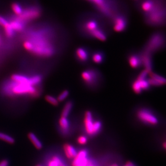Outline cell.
Listing matches in <instances>:
<instances>
[{
    "instance_id": "1",
    "label": "cell",
    "mask_w": 166,
    "mask_h": 166,
    "mask_svg": "<svg viewBox=\"0 0 166 166\" xmlns=\"http://www.w3.org/2000/svg\"><path fill=\"white\" fill-rule=\"evenodd\" d=\"M83 126L87 135L93 137L100 132L102 123L100 120L96 119L91 111H86L83 118Z\"/></svg>"
},
{
    "instance_id": "2",
    "label": "cell",
    "mask_w": 166,
    "mask_h": 166,
    "mask_svg": "<svg viewBox=\"0 0 166 166\" xmlns=\"http://www.w3.org/2000/svg\"><path fill=\"white\" fill-rule=\"evenodd\" d=\"M135 116L140 122L145 125L155 126L159 124L158 116L147 108L141 107L138 109Z\"/></svg>"
},
{
    "instance_id": "3",
    "label": "cell",
    "mask_w": 166,
    "mask_h": 166,
    "mask_svg": "<svg viewBox=\"0 0 166 166\" xmlns=\"http://www.w3.org/2000/svg\"><path fill=\"white\" fill-rule=\"evenodd\" d=\"M81 78L87 87L97 88L99 84L101 76L98 70L91 69L85 70L81 73Z\"/></svg>"
},
{
    "instance_id": "4",
    "label": "cell",
    "mask_w": 166,
    "mask_h": 166,
    "mask_svg": "<svg viewBox=\"0 0 166 166\" xmlns=\"http://www.w3.org/2000/svg\"><path fill=\"white\" fill-rule=\"evenodd\" d=\"M9 93L16 95L34 94L37 92L36 89L33 86L26 84H20L13 82L12 84L9 85Z\"/></svg>"
},
{
    "instance_id": "5",
    "label": "cell",
    "mask_w": 166,
    "mask_h": 166,
    "mask_svg": "<svg viewBox=\"0 0 166 166\" xmlns=\"http://www.w3.org/2000/svg\"><path fill=\"white\" fill-rule=\"evenodd\" d=\"M165 44L163 35L160 33L155 34L150 38L143 50L152 54L162 48Z\"/></svg>"
},
{
    "instance_id": "6",
    "label": "cell",
    "mask_w": 166,
    "mask_h": 166,
    "mask_svg": "<svg viewBox=\"0 0 166 166\" xmlns=\"http://www.w3.org/2000/svg\"><path fill=\"white\" fill-rule=\"evenodd\" d=\"M141 58L142 61V65L145 67V69L147 70L149 73L152 72L153 64H152V54L143 50L141 53Z\"/></svg>"
},
{
    "instance_id": "7",
    "label": "cell",
    "mask_w": 166,
    "mask_h": 166,
    "mask_svg": "<svg viewBox=\"0 0 166 166\" xmlns=\"http://www.w3.org/2000/svg\"><path fill=\"white\" fill-rule=\"evenodd\" d=\"M129 64L133 69H138L142 66L141 53H132L128 57Z\"/></svg>"
},
{
    "instance_id": "8",
    "label": "cell",
    "mask_w": 166,
    "mask_h": 166,
    "mask_svg": "<svg viewBox=\"0 0 166 166\" xmlns=\"http://www.w3.org/2000/svg\"><path fill=\"white\" fill-rule=\"evenodd\" d=\"M75 56L79 61L84 63L88 61L89 59V52L88 50L80 47L76 50Z\"/></svg>"
},
{
    "instance_id": "9",
    "label": "cell",
    "mask_w": 166,
    "mask_h": 166,
    "mask_svg": "<svg viewBox=\"0 0 166 166\" xmlns=\"http://www.w3.org/2000/svg\"><path fill=\"white\" fill-rule=\"evenodd\" d=\"M59 125L63 134L64 135L68 134L71 126V122L68 118L60 117L59 120Z\"/></svg>"
},
{
    "instance_id": "10",
    "label": "cell",
    "mask_w": 166,
    "mask_h": 166,
    "mask_svg": "<svg viewBox=\"0 0 166 166\" xmlns=\"http://www.w3.org/2000/svg\"><path fill=\"white\" fill-rule=\"evenodd\" d=\"M63 148L66 157L68 158L69 159H74L77 154V153L76 149L73 146L70 144L65 143L63 145Z\"/></svg>"
},
{
    "instance_id": "11",
    "label": "cell",
    "mask_w": 166,
    "mask_h": 166,
    "mask_svg": "<svg viewBox=\"0 0 166 166\" xmlns=\"http://www.w3.org/2000/svg\"><path fill=\"white\" fill-rule=\"evenodd\" d=\"M126 23L125 20L122 18H118L115 20L114 30L117 32H122L126 28Z\"/></svg>"
},
{
    "instance_id": "12",
    "label": "cell",
    "mask_w": 166,
    "mask_h": 166,
    "mask_svg": "<svg viewBox=\"0 0 166 166\" xmlns=\"http://www.w3.org/2000/svg\"><path fill=\"white\" fill-rule=\"evenodd\" d=\"M87 155H88V151H87L86 149L81 150L80 151L77 153L75 157L73 159V161L72 162V166H76L81 161L83 160L84 159L87 157Z\"/></svg>"
},
{
    "instance_id": "13",
    "label": "cell",
    "mask_w": 166,
    "mask_h": 166,
    "mask_svg": "<svg viewBox=\"0 0 166 166\" xmlns=\"http://www.w3.org/2000/svg\"><path fill=\"white\" fill-rule=\"evenodd\" d=\"M28 137H29V140L31 141L33 145L38 150L43 148V143L32 132L29 133L28 135Z\"/></svg>"
},
{
    "instance_id": "14",
    "label": "cell",
    "mask_w": 166,
    "mask_h": 166,
    "mask_svg": "<svg viewBox=\"0 0 166 166\" xmlns=\"http://www.w3.org/2000/svg\"><path fill=\"white\" fill-rule=\"evenodd\" d=\"M12 80L13 82L20 84H26L30 85L29 83V77L22 75L14 74L12 76ZM32 86V85H31Z\"/></svg>"
},
{
    "instance_id": "15",
    "label": "cell",
    "mask_w": 166,
    "mask_h": 166,
    "mask_svg": "<svg viewBox=\"0 0 166 166\" xmlns=\"http://www.w3.org/2000/svg\"><path fill=\"white\" fill-rule=\"evenodd\" d=\"M73 107V103L72 101H68L66 102L61 112V117L67 118L71 113Z\"/></svg>"
},
{
    "instance_id": "16",
    "label": "cell",
    "mask_w": 166,
    "mask_h": 166,
    "mask_svg": "<svg viewBox=\"0 0 166 166\" xmlns=\"http://www.w3.org/2000/svg\"><path fill=\"white\" fill-rule=\"evenodd\" d=\"M93 37L101 41H105L106 39V35L102 30L97 29L89 33Z\"/></svg>"
},
{
    "instance_id": "17",
    "label": "cell",
    "mask_w": 166,
    "mask_h": 166,
    "mask_svg": "<svg viewBox=\"0 0 166 166\" xmlns=\"http://www.w3.org/2000/svg\"><path fill=\"white\" fill-rule=\"evenodd\" d=\"M20 15L21 16V18H23V19H32L38 18L40 15V12L37 10L27 11L25 13L24 12L23 14Z\"/></svg>"
},
{
    "instance_id": "18",
    "label": "cell",
    "mask_w": 166,
    "mask_h": 166,
    "mask_svg": "<svg viewBox=\"0 0 166 166\" xmlns=\"http://www.w3.org/2000/svg\"><path fill=\"white\" fill-rule=\"evenodd\" d=\"M104 59V54L100 51H96L93 53L92 60L96 64H101Z\"/></svg>"
},
{
    "instance_id": "19",
    "label": "cell",
    "mask_w": 166,
    "mask_h": 166,
    "mask_svg": "<svg viewBox=\"0 0 166 166\" xmlns=\"http://www.w3.org/2000/svg\"><path fill=\"white\" fill-rule=\"evenodd\" d=\"M149 78H151L155 80L156 82H158L159 84L161 86H162L163 85L166 84V79L165 78L162 77V76L159 75L157 73H154L153 72H151L149 73Z\"/></svg>"
},
{
    "instance_id": "20",
    "label": "cell",
    "mask_w": 166,
    "mask_h": 166,
    "mask_svg": "<svg viewBox=\"0 0 166 166\" xmlns=\"http://www.w3.org/2000/svg\"><path fill=\"white\" fill-rule=\"evenodd\" d=\"M64 165L60 157L57 156H54L49 161L47 166H63Z\"/></svg>"
},
{
    "instance_id": "21",
    "label": "cell",
    "mask_w": 166,
    "mask_h": 166,
    "mask_svg": "<svg viewBox=\"0 0 166 166\" xmlns=\"http://www.w3.org/2000/svg\"><path fill=\"white\" fill-rule=\"evenodd\" d=\"M42 81V78L40 75H35L29 77V83L30 85L35 86L41 83Z\"/></svg>"
},
{
    "instance_id": "22",
    "label": "cell",
    "mask_w": 166,
    "mask_h": 166,
    "mask_svg": "<svg viewBox=\"0 0 166 166\" xmlns=\"http://www.w3.org/2000/svg\"><path fill=\"white\" fill-rule=\"evenodd\" d=\"M0 140L4 141L10 144H14L15 142L14 137L9 135L8 134H6L2 132H0Z\"/></svg>"
},
{
    "instance_id": "23",
    "label": "cell",
    "mask_w": 166,
    "mask_h": 166,
    "mask_svg": "<svg viewBox=\"0 0 166 166\" xmlns=\"http://www.w3.org/2000/svg\"><path fill=\"white\" fill-rule=\"evenodd\" d=\"M136 80L138 82L139 84L140 85V87L143 91L149 90V88L151 87V85L149 84L147 79H143V80H137V79H136Z\"/></svg>"
},
{
    "instance_id": "24",
    "label": "cell",
    "mask_w": 166,
    "mask_h": 166,
    "mask_svg": "<svg viewBox=\"0 0 166 166\" xmlns=\"http://www.w3.org/2000/svg\"><path fill=\"white\" fill-rule=\"evenodd\" d=\"M98 24L93 20H90L87 22L86 24V28L87 30L90 33L95 30L98 29Z\"/></svg>"
},
{
    "instance_id": "25",
    "label": "cell",
    "mask_w": 166,
    "mask_h": 166,
    "mask_svg": "<svg viewBox=\"0 0 166 166\" xmlns=\"http://www.w3.org/2000/svg\"><path fill=\"white\" fill-rule=\"evenodd\" d=\"M10 25L12 26L14 30L17 31H20L23 29V24L17 21H12L11 23H9Z\"/></svg>"
},
{
    "instance_id": "26",
    "label": "cell",
    "mask_w": 166,
    "mask_h": 166,
    "mask_svg": "<svg viewBox=\"0 0 166 166\" xmlns=\"http://www.w3.org/2000/svg\"><path fill=\"white\" fill-rule=\"evenodd\" d=\"M132 90L133 91V92L135 93L138 94H139L142 93V92H143L141 90V88L140 87V85L139 84L138 82L136 79L132 83Z\"/></svg>"
},
{
    "instance_id": "27",
    "label": "cell",
    "mask_w": 166,
    "mask_h": 166,
    "mask_svg": "<svg viewBox=\"0 0 166 166\" xmlns=\"http://www.w3.org/2000/svg\"><path fill=\"white\" fill-rule=\"evenodd\" d=\"M45 100L46 102L51 104V105L57 106L58 105H59V101L58 100L57 98H55L54 97L51 96V95H47L45 97Z\"/></svg>"
},
{
    "instance_id": "28",
    "label": "cell",
    "mask_w": 166,
    "mask_h": 166,
    "mask_svg": "<svg viewBox=\"0 0 166 166\" xmlns=\"http://www.w3.org/2000/svg\"><path fill=\"white\" fill-rule=\"evenodd\" d=\"M4 28L5 33H6L7 37H8L9 38H11L14 35L15 31L12 28V26L10 25L9 23L6 26H4Z\"/></svg>"
},
{
    "instance_id": "29",
    "label": "cell",
    "mask_w": 166,
    "mask_h": 166,
    "mask_svg": "<svg viewBox=\"0 0 166 166\" xmlns=\"http://www.w3.org/2000/svg\"><path fill=\"white\" fill-rule=\"evenodd\" d=\"M12 8L13 10V12H14L17 15H21L23 12L21 7L17 3H12Z\"/></svg>"
},
{
    "instance_id": "30",
    "label": "cell",
    "mask_w": 166,
    "mask_h": 166,
    "mask_svg": "<svg viewBox=\"0 0 166 166\" xmlns=\"http://www.w3.org/2000/svg\"><path fill=\"white\" fill-rule=\"evenodd\" d=\"M153 8V3L150 1H146L142 4V8L145 12H148L151 10Z\"/></svg>"
},
{
    "instance_id": "31",
    "label": "cell",
    "mask_w": 166,
    "mask_h": 166,
    "mask_svg": "<svg viewBox=\"0 0 166 166\" xmlns=\"http://www.w3.org/2000/svg\"><path fill=\"white\" fill-rule=\"evenodd\" d=\"M92 165H94L93 161L89 159L88 157H86L76 166H89Z\"/></svg>"
},
{
    "instance_id": "32",
    "label": "cell",
    "mask_w": 166,
    "mask_h": 166,
    "mask_svg": "<svg viewBox=\"0 0 166 166\" xmlns=\"http://www.w3.org/2000/svg\"><path fill=\"white\" fill-rule=\"evenodd\" d=\"M69 91L68 90H64L60 93L58 97V100L59 102H63L65 99H66L69 96Z\"/></svg>"
},
{
    "instance_id": "33",
    "label": "cell",
    "mask_w": 166,
    "mask_h": 166,
    "mask_svg": "<svg viewBox=\"0 0 166 166\" xmlns=\"http://www.w3.org/2000/svg\"><path fill=\"white\" fill-rule=\"evenodd\" d=\"M149 75V72L147 70H143L141 72V73L138 75L137 78V80H143L147 78V76Z\"/></svg>"
},
{
    "instance_id": "34",
    "label": "cell",
    "mask_w": 166,
    "mask_h": 166,
    "mask_svg": "<svg viewBox=\"0 0 166 166\" xmlns=\"http://www.w3.org/2000/svg\"><path fill=\"white\" fill-rule=\"evenodd\" d=\"M77 143L80 145H85L88 141L87 137L84 135H81L78 137L77 139Z\"/></svg>"
},
{
    "instance_id": "35",
    "label": "cell",
    "mask_w": 166,
    "mask_h": 166,
    "mask_svg": "<svg viewBox=\"0 0 166 166\" xmlns=\"http://www.w3.org/2000/svg\"><path fill=\"white\" fill-rule=\"evenodd\" d=\"M9 23L8 20H6V19L0 16V25L1 26H3L4 27V26H6Z\"/></svg>"
},
{
    "instance_id": "36",
    "label": "cell",
    "mask_w": 166,
    "mask_h": 166,
    "mask_svg": "<svg viewBox=\"0 0 166 166\" xmlns=\"http://www.w3.org/2000/svg\"><path fill=\"white\" fill-rule=\"evenodd\" d=\"M9 161L8 160H3L0 162V166H8Z\"/></svg>"
},
{
    "instance_id": "37",
    "label": "cell",
    "mask_w": 166,
    "mask_h": 166,
    "mask_svg": "<svg viewBox=\"0 0 166 166\" xmlns=\"http://www.w3.org/2000/svg\"><path fill=\"white\" fill-rule=\"evenodd\" d=\"M95 3H96L97 5L98 6H102L103 5V0H92Z\"/></svg>"
},
{
    "instance_id": "38",
    "label": "cell",
    "mask_w": 166,
    "mask_h": 166,
    "mask_svg": "<svg viewBox=\"0 0 166 166\" xmlns=\"http://www.w3.org/2000/svg\"><path fill=\"white\" fill-rule=\"evenodd\" d=\"M166 142H164V143H163V147L165 149H166Z\"/></svg>"
},
{
    "instance_id": "39",
    "label": "cell",
    "mask_w": 166,
    "mask_h": 166,
    "mask_svg": "<svg viewBox=\"0 0 166 166\" xmlns=\"http://www.w3.org/2000/svg\"><path fill=\"white\" fill-rule=\"evenodd\" d=\"M118 166L117 164H116V163H115V164H113V165H112L111 166Z\"/></svg>"
},
{
    "instance_id": "40",
    "label": "cell",
    "mask_w": 166,
    "mask_h": 166,
    "mask_svg": "<svg viewBox=\"0 0 166 166\" xmlns=\"http://www.w3.org/2000/svg\"><path fill=\"white\" fill-rule=\"evenodd\" d=\"M124 166H129V165L127 164V163H126V165H124Z\"/></svg>"
},
{
    "instance_id": "41",
    "label": "cell",
    "mask_w": 166,
    "mask_h": 166,
    "mask_svg": "<svg viewBox=\"0 0 166 166\" xmlns=\"http://www.w3.org/2000/svg\"><path fill=\"white\" fill-rule=\"evenodd\" d=\"M36 166H41V165H36Z\"/></svg>"
},
{
    "instance_id": "42",
    "label": "cell",
    "mask_w": 166,
    "mask_h": 166,
    "mask_svg": "<svg viewBox=\"0 0 166 166\" xmlns=\"http://www.w3.org/2000/svg\"><path fill=\"white\" fill-rule=\"evenodd\" d=\"M94 166V165H90V166Z\"/></svg>"
},
{
    "instance_id": "43",
    "label": "cell",
    "mask_w": 166,
    "mask_h": 166,
    "mask_svg": "<svg viewBox=\"0 0 166 166\" xmlns=\"http://www.w3.org/2000/svg\"><path fill=\"white\" fill-rule=\"evenodd\" d=\"M63 166H65V165H63Z\"/></svg>"
}]
</instances>
